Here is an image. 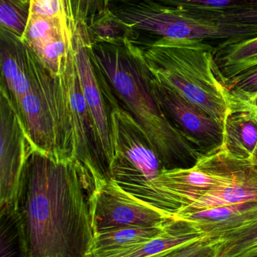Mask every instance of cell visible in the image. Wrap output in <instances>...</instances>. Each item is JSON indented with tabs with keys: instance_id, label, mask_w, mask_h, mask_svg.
<instances>
[{
	"instance_id": "1",
	"label": "cell",
	"mask_w": 257,
	"mask_h": 257,
	"mask_svg": "<svg viewBox=\"0 0 257 257\" xmlns=\"http://www.w3.org/2000/svg\"><path fill=\"white\" fill-rule=\"evenodd\" d=\"M27 257H90L89 187L74 160L33 149L19 202Z\"/></svg>"
},
{
	"instance_id": "2",
	"label": "cell",
	"mask_w": 257,
	"mask_h": 257,
	"mask_svg": "<svg viewBox=\"0 0 257 257\" xmlns=\"http://www.w3.org/2000/svg\"><path fill=\"white\" fill-rule=\"evenodd\" d=\"M88 49L101 81L118 105L141 126L165 169L190 168L202 154L168 120L152 86V74L137 44L91 43Z\"/></svg>"
},
{
	"instance_id": "3",
	"label": "cell",
	"mask_w": 257,
	"mask_h": 257,
	"mask_svg": "<svg viewBox=\"0 0 257 257\" xmlns=\"http://www.w3.org/2000/svg\"><path fill=\"white\" fill-rule=\"evenodd\" d=\"M136 44L157 81L224 123L232 96L220 78L217 48L205 41L167 38Z\"/></svg>"
},
{
	"instance_id": "4",
	"label": "cell",
	"mask_w": 257,
	"mask_h": 257,
	"mask_svg": "<svg viewBox=\"0 0 257 257\" xmlns=\"http://www.w3.org/2000/svg\"><path fill=\"white\" fill-rule=\"evenodd\" d=\"M110 8L141 36L222 43L257 36V25L217 21L206 11L166 6L155 0H115Z\"/></svg>"
},
{
	"instance_id": "5",
	"label": "cell",
	"mask_w": 257,
	"mask_h": 257,
	"mask_svg": "<svg viewBox=\"0 0 257 257\" xmlns=\"http://www.w3.org/2000/svg\"><path fill=\"white\" fill-rule=\"evenodd\" d=\"M15 108L34 149L57 160H74L75 137L65 72L53 76L41 63L31 90Z\"/></svg>"
},
{
	"instance_id": "6",
	"label": "cell",
	"mask_w": 257,
	"mask_h": 257,
	"mask_svg": "<svg viewBox=\"0 0 257 257\" xmlns=\"http://www.w3.org/2000/svg\"><path fill=\"white\" fill-rule=\"evenodd\" d=\"M243 160L221 149L202 156L193 167L164 169L155 179L126 191L175 218L208 191L230 181Z\"/></svg>"
},
{
	"instance_id": "7",
	"label": "cell",
	"mask_w": 257,
	"mask_h": 257,
	"mask_svg": "<svg viewBox=\"0 0 257 257\" xmlns=\"http://www.w3.org/2000/svg\"><path fill=\"white\" fill-rule=\"evenodd\" d=\"M113 160L109 177L125 190L155 179L165 169L147 135L128 111H110Z\"/></svg>"
},
{
	"instance_id": "8",
	"label": "cell",
	"mask_w": 257,
	"mask_h": 257,
	"mask_svg": "<svg viewBox=\"0 0 257 257\" xmlns=\"http://www.w3.org/2000/svg\"><path fill=\"white\" fill-rule=\"evenodd\" d=\"M89 205L94 235L122 228L161 227L174 219L134 197L110 178L95 184Z\"/></svg>"
},
{
	"instance_id": "9",
	"label": "cell",
	"mask_w": 257,
	"mask_h": 257,
	"mask_svg": "<svg viewBox=\"0 0 257 257\" xmlns=\"http://www.w3.org/2000/svg\"><path fill=\"white\" fill-rule=\"evenodd\" d=\"M0 210L16 211L29 157L34 149L18 111L4 87L0 88Z\"/></svg>"
},
{
	"instance_id": "10",
	"label": "cell",
	"mask_w": 257,
	"mask_h": 257,
	"mask_svg": "<svg viewBox=\"0 0 257 257\" xmlns=\"http://www.w3.org/2000/svg\"><path fill=\"white\" fill-rule=\"evenodd\" d=\"M65 76L75 137L74 160L81 169L90 194L95 184L104 178H110L109 166L95 122L81 91L73 48L66 63Z\"/></svg>"
},
{
	"instance_id": "11",
	"label": "cell",
	"mask_w": 257,
	"mask_h": 257,
	"mask_svg": "<svg viewBox=\"0 0 257 257\" xmlns=\"http://www.w3.org/2000/svg\"><path fill=\"white\" fill-rule=\"evenodd\" d=\"M155 96L168 120L202 155L218 152L223 146V123L184 99L152 75Z\"/></svg>"
},
{
	"instance_id": "12",
	"label": "cell",
	"mask_w": 257,
	"mask_h": 257,
	"mask_svg": "<svg viewBox=\"0 0 257 257\" xmlns=\"http://www.w3.org/2000/svg\"><path fill=\"white\" fill-rule=\"evenodd\" d=\"M87 27L84 23H77L73 37L74 58L83 96L92 114L101 139L108 166L113 160V149L110 126V108L105 87L101 82L88 49Z\"/></svg>"
},
{
	"instance_id": "13",
	"label": "cell",
	"mask_w": 257,
	"mask_h": 257,
	"mask_svg": "<svg viewBox=\"0 0 257 257\" xmlns=\"http://www.w3.org/2000/svg\"><path fill=\"white\" fill-rule=\"evenodd\" d=\"M42 61L24 40L0 27L1 86L15 107L31 90Z\"/></svg>"
},
{
	"instance_id": "14",
	"label": "cell",
	"mask_w": 257,
	"mask_h": 257,
	"mask_svg": "<svg viewBox=\"0 0 257 257\" xmlns=\"http://www.w3.org/2000/svg\"><path fill=\"white\" fill-rule=\"evenodd\" d=\"M212 238H219L257 222V200L177 214Z\"/></svg>"
},
{
	"instance_id": "15",
	"label": "cell",
	"mask_w": 257,
	"mask_h": 257,
	"mask_svg": "<svg viewBox=\"0 0 257 257\" xmlns=\"http://www.w3.org/2000/svg\"><path fill=\"white\" fill-rule=\"evenodd\" d=\"M228 154L253 162L257 151V112L232 97L223 123V146Z\"/></svg>"
},
{
	"instance_id": "16",
	"label": "cell",
	"mask_w": 257,
	"mask_h": 257,
	"mask_svg": "<svg viewBox=\"0 0 257 257\" xmlns=\"http://www.w3.org/2000/svg\"><path fill=\"white\" fill-rule=\"evenodd\" d=\"M256 200L257 168L251 161L245 160L230 181L213 188L181 213Z\"/></svg>"
},
{
	"instance_id": "17",
	"label": "cell",
	"mask_w": 257,
	"mask_h": 257,
	"mask_svg": "<svg viewBox=\"0 0 257 257\" xmlns=\"http://www.w3.org/2000/svg\"><path fill=\"white\" fill-rule=\"evenodd\" d=\"M76 27L71 0H30L29 31L72 38Z\"/></svg>"
},
{
	"instance_id": "18",
	"label": "cell",
	"mask_w": 257,
	"mask_h": 257,
	"mask_svg": "<svg viewBox=\"0 0 257 257\" xmlns=\"http://www.w3.org/2000/svg\"><path fill=\"white\" fill-rule=\"evenodd\" d=\"M208 235L191 223L174 218L155 238L134 244L106 257H149L170 249L202 239Z\"/></svg>"
},
{
	"instance_id": "19",
	"label": "cell",
	"mask_w": 257,
	"mask_h": 257,
	"mask_svg": "<svg viewBox=\"0 0 257 257\" xmlns=\"http://www.w3.org/2000/svg\"><path fill=\"white\" fill-rule=\"evenodd\" d=\"M215 60L223 82L257 69V36L232 43L220 44Z\"/></svg>"
},
{
	"instance_id": "20",
	"label": "cell",
	"mask_w": 257,
	"mask_h": 257,
	"mask_svg": "<svg viewBox=\"0 0 257 257\" xmlns=\"http://www.w3.org/2000/svg\"><path fill=\"white\" fill-rule=\"evenodd\" d=\"M167 223L161 227L122 228L95 234L90 257L108 256L134 244L149 241L159 235Z\"/></svg>"
},
{
	"instance_id": "21",
	"label": "cell",
	"mask_w": 257,
	"mask_h": 257,
	"mask_svg": "<svg viewBox=\"0 0 257 257\" xmlns=\"http://www.w3.org/2000/svg\"><path fill=\"white\" fill-rule=\"evenodd\" d=\"M91 43L125 45L137 42L141 38L140 32L116 15L110 8L98 14L86 25Z\"/></svg>"
},
{
	"instance_id": "22",
	"label": "cell",
	"mask_w": 257,
	"mask_h": 257,
	"mask_svg": "<svg viewBox=\"0 0 257 257\" xmlns=\"http://www.w3.org/2000/svg\"><path fill=\"white\" fill-rule=\"evenodd\" d=\"M1 257H27L19 210L1 212Z\"/></svg>"
},
{
	"instance_id": "23",
	"label": "cell",
	"mask_w": 257,
	"mask_h": 257,
	"mask_svg": "<svg viewBox=\"0 0 257 257\" xmlns=\"http://www.w3.org/2000/svg\"><path fill=\"white\" fill-rule=\"evenodd\" d=\"M257 247V222L219 238L214 257H238Z\"/></svg>"
},
{
	"instance_id": "24",
	"label": "cell",
	"mask_w": 257,
	"mask_h": 257,
	"mask_svg": "<svg viewBox=\"0 0 257 257\" xmlns=\"http://www.w3.org/2000/svg\"><path fill=\"white\" fill-rule=\"evenodd\" d=\"M30 12V0H0V27L22 39Z\"/></svg>"
},
{
	"instance_id": "25",
	"label": "cell",
	"mask_w": 257,
	"mask_h": 257,
	"mask_svg": "<svg viewBox=\"0 0 257 257\" xmlns=\"http://www.w3.org/2000/svg\"><path fill=\"white\" fill-rule=\"evenodd\" d=\"M219 239L209 236L149 257H214Z\"/></svg>"
},
{
	"instance_id": "26",
	"label": "cell",
	"mask_w": 257,
	"mask_h": 257,
	"mask_svg": "<svg viewBox=\"0 0 257 257\" xmlns=\"http://www.w3.org/2000/svg\"><path fill=\"white\" fill-rule=\"evenodd\" d=\"M166 6L196 10H224L257 4V0H155Z\"/></svg>"
},
{
	"instance_id": "27",
	"label": "cell",
	"mask_w": 257,
	"mask_h": 257,
	"mask_svg": "<svg viewBox=\"0 0 257 257\" xmlns=\"http://www.w3.org/2000/svg\"><path fill=\"white\" fill-rule=\"evenodd\" d=\"M231 96L247 100L257 95V69H252L225 83Z\"/></svg>"
},
{
	"instance_id": "28",
	"label": "cell",
	"mask_w": 257,
	"mask_h": 257,
	"mask_svg": "<svg viewBox=\"0 0 257 257\" xmlns=\"http://www.w3.org/2000/svg\"><path fill=\"white\" fill-rule=\"evenodd\" d=\"M208 11V10H205ZM214 19L235 24L257 25V4L231 8L224 10L208 11Z\"/></svg>"
},
{
	"instance_id": "29",
	"label": "cell",
	"mask_w": 257,
	"mask_h": 257,
	"mask_svg": "<svg viewBox=\"0 0 257 257\" xmlns=\"http://www.w3.org/2000/svg\"><path fill=\"white\" fill-rule=\"evenodd\" d=\"M72 10L76 23H84L86 25L98 14L110 7L115 0H71Z\"/></svg>"
},
{
	"instance_id": "30",
	"label": "cell",
	"mask_w": 257,
	"mask_h": 257,
	"mask_svg": "<svg viewBox=\"0 0 257 257\" xmlns=\"http://www.w3.org/2000/svg\"><path fill=\"white\" fill-rule=\"evenodd\" d=\"M241 102H244V103L247 104L249 106L251 107V108H253L257 112V95L253 96V97L250 98V99H247V100L241 101Z\"/></svg>"
},
{
	"instance_id": "31",
	"label": "cell",
	"mask_w": 257,
	"mask_h": 257,
	"mask_svg": "<svg viewBox=\"0 0 257 257\" xmlns=\"http://www.w3.org/2000/svg\"><path fill=\"white\" fill-rule=\"evenodd\" d=\"M238 257H257V247L246 252L244 254Z\"/></svg>"
},
{
	"instance_id": "32",
	"label": "cell",
	"mask_w": 257,
	"mask_h": 257,
	"mask_svg": "<svg viewBox=\"0 0 257 257\" xmlns=\"http://www.w3.org/2000/svg\"><path fill=\"white\" fill-rule=\"evenodd\" d=\"M252 163H253V165H255V166L257 168V151L256 152V154H255L254 159H253V162Z\"/></svg>"
}]
</instances>
